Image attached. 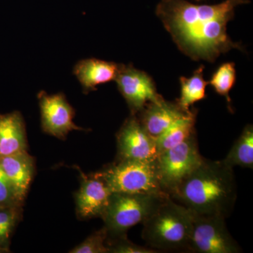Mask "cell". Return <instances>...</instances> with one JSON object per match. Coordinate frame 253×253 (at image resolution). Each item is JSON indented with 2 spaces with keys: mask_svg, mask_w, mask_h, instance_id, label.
Here are the masks:
<instances>
[{
  "mask_svg": "<svg viewBox=\"0 0 253 253\" xmlns=\"http://www.w3.org/2000/svg\"><path fill=\"white\" fill-rule=\"evenodd\" d=\"M226 166L231 168H253V126L247 125L238 138L226 158L222 160Z\"/></svg>",
  "mask_w": 253,
  "mask_h": 253,
  "instance_id": "cell-18",
  "label": "cell"
},
{
  "mask_svg": "<svg viewBox=\"0 0 253 253\" xmlns=\"http://www.w3.org/2000/svg\"><path fill=\"white\" fill-rule=\"evenodd\" d=\"M38 97L42 129L46 134L64 139L70 131L85 130L73 122L76 112L63 93L49 95L41 91Z\"/></svg>",
  "mask_w": 253,
  "mask_h": 253,
  "instance_id": "cell-9",
  "label": "cell"
},
{
  "mask_svg": "<svg viewBox=\"0 0 253 253\" xmlns=\"http://www.w3.org/2000/svg\"><path fill=\"white\" fill-rule=\"evenodd\" d=\"M81 184L76 194V212L82 219L101 217L112 194L97 172L86 176L80 171Z\"/></svg>",
  "mask_w": 253,
  "mask_h": 253,
  "instance_id": "cell-11",
  "label": "cell"
},
{
  "mask_svg": "<svg viewBox=\"0 0 253 253\" xmlns=\"http://www.w3.org/2000/svg\"><path fill=\"white\" fill-rule=\"evenodd\" d=\"M108 251L111 253H154V249L139 246L131 242L126 234L107 239Z\"/></svg>",
  "mask_w": 253,
  "mask_h": 253,
  "instance_id": "cell-23",
  "label": "cell"
},
{
  "mask_svg": "<svg viewBox=\"0 0 253 253\" xmlns=\"http://www.w3.org/2000/svg\"><path fill=\"white\" fill-rule=\"evenodd\" d=\"M23 203L0 166V208L23 207Z\"/></svg>",
  "mask_w": 253,
  "mask_h": 253,
  "instance_id": "cell-22",
  "label": "cell"
},
{
  "mask_svg": "<svg viewBox=\"0 0 253 253\" xmlns=\"http://www.w3.org/2000/svg\"><path fill=\"white\" fill-rule=\"evenodd\" d=\"M118 89L126 101L131 115L137 114L148 103L158 101L163 96L158 94L156 83L150 75L136 69L132 64L120 63L116 81Z\"/></svg>",
  "mask_w": 253,
  "mask_h": 253,
  "instance_id": "cell-8",
  "label": "cell"
},
{
  "mask_svg": "<svg viewBox=\"0 0 253 253\" xmlns=\"http://www.w3.org/2000/svg\"><path fill=\"white\" fill-rule=\"evenodd\" d=\"M22 212V207L0 208V253L10 252L11 237Z\"/></svg>",
  "mask_w": 253,
  "mask_h": 253,
  "instance_id": "cell-20",
  "label": "cell"
},
{
  "mask_svg": "<svg viewBox=\"0 0 253 253\" xmlns=\"http://www.w3.org/2000/svg\"><path fill=\"white\" fill-rule=\"evenodd\" d=\"M204 69V65H201L195 70L191 77L181 76L179 78L181 93L180 96L176 99V102L181 109L186 112L191 110V107L195 103L207 97L206 90L208 82L205 81Z\"/></svg>",
  "mask_w": 253,
  "mask_h": 253,
  "instance_id": "cell-17",
  "label": "cell"
},
{
  "mask_svg": "<svg viewBox=\"0 0 253 253\" xmlns=\"http://www.w3.org/2000/svg\"><path fill=\"white\" fill-rule=\"evenodd\" d=\"M108 231L106 228H101L99 230L91 234L81 244L70 251L71 253H107Z\"/></svg>",
  "mask_w": 253,
  "mask_h": 253,
  "instance_id": "cell-21",
  "label": "cell"
},
{
  "mask_svg": "<svg viewBox=\"0 0 253 253\" xmlns=\"http://www.w3.org/2000/svg\"><path fill=\"white\" fill-rule=\"evenodd\" d=\"M190 111L186 112L177 103L166 101L163 98L148 103L135 116L146 131L156 139Z\"/></svg>",
  "mask_w": 253,
  "mask_h": 253,
  "instance_id": "cell-12",
  "label": "cell"
},
{
  "mask_svg": "<svg viewBox=\"0 0 253 253\" xmlns=\"http://www.w3.org/2000/svg\"><path fill=\"white\" fill-rule=\"evenodd\" d=\"M118 160L156 161L158 158L156 140L144 129L134 115H131L116 134Z\"/></svg>",
  "mask_w": 253,
  "mask_h": 253,
  "instance_id": "cell-10",
  "label": "cell"
},
{
  "mask_svg": "<svg viewBox=\"0 0 253 253\" xmlns=\"http://www.w3.org/2000/svg\"><path fill=\"white\" fill-rule=\"evenodd\" d=\"M236 80L235 63L226 62L222 63L218 67L215 72L213 73L211 80L208 81V84L212 86L215 92L225 97L229 104V109L231 112L233 111L231 106V100L229 92L234 87Z\"/></svg>",
  "mask_w": 253,
  "mask_h": 253,
  "instance_id": "cell-19",
  "label": "cell"
},
{
  "mask_svg": "<svg viewBox=\"0 0 253 253\" xmlns=\"http://www.w3.org/2000/svg\"><path fill=\"white\" fill-rule=\"evenodd\" d=\"M250 0H224L217 4H197L187 0H161L156 14L183 54L194 61L214 63L231 49L244 51L227 33L240 5Z\"/></svg>",
  "mask_w": 253,
  "mask_h": 253,
  "instance_id": "cell-1",
  "label": "cell"
},
{
  "mask_svg": "<svg viewBox=\"0 0 253 253\" xmlns=\"http://www.w3.org/2000/svg\"><path fill=\"white\" fill-rule=\"evenodd\" d=\"M27 151L26 126L21 113L0 114V158Z\"/></svg>",
  "mask_w": 253,
  "mask_h": 253,
  "instance_id": "cell-14",
  "label": "cell"
},
{
  "mask_svg": "<svg viewBox=\"0 0 253 253\" xmlns=\"http://www.w3.org/2000/svg\"><path fill=\"white\" fill-rule=\"evenodd\" d=\"M0 166L20 197L25 200L34 176L35 158L27 151L0 158Z\"/></svg>",
  "mask_w": 253,
  "mask_h": 253,
  "instance_id": "cell-15",
  "label": "cell"
},
{
  "mask_svg": "<svg viewBox=\"0 0 253 253\" xmlns=\"http://www.w3.org/2000/svg\"><path fill=\"white\" fill-rule=\"evenodd\" d=\"M168 196L169 195L164 192H112L101 217L108 231V239L125 235L131 227L144 222Z\"/></svg>",
  "mask_w": 253,
  "mask_h": 253,
  "instance_id": "cell-4",
  "label": "cell"
},
{
  "mask_svg": "<svg viewBox=\"0 0 253 253\" xmlns=\"http://www.w3.org/2000/svg\"><path fill=\"white\" fill-rule=\"evenodd\" d=\"M192 212V211H191ZM188 251L199 253H239L242 249L231 236L225 218L193 212Z\"/></svg>",
  "mask_w": 253,
  "mask_h": 253,
  "instance_id": "cell-7",
  "label": "cell"
},
{
  "mask_svg": "<svg viewBox=\"0 0 253 253\" xmlns=\"http://www.w3.org/2000/svg\"><path fill=\"white\" fill-rule=\"evenodd\" d=\"M195 1H197V2H199V1H203V0H195Z\"/></svg>",
  "mask_w": 253,
  "mask_h": 253,
  "instance_id": "cell-24",
  "label": "cell"
},
{
  "mask_svg": "<svg viewBox=\"0 0 253 253\" xmlns=\"http://www.w3.org/2000/svg\"><path fill=\"white\" fill-rule=\"evenodd\" d=\"M156 160H118L97 173L111 192L162 193Z\"/></svg>",
  "mask_w": 253,
  "mask_h": 253,
  "instance_id": "cell-5",
  "label": "cell"
},
{
  "mask_svg": "<svg viewBox=\"0 0 253 253\" xmlns=\"http://www.w3.org/2000/svg\"><path fill=\"white\" fill-rule=\"evenodd\" d=\"M197 113V109L192 107L187 115L155 139L158 155L180 144L196 132L195 124Z\"/></svg>",
  "mask_w": 253,
  "mask_h": 253,
  "instance_id": "cell-16",
  "label": "cell"
},
{
  "mask_svg": "<svg viewBox=\"0 0 253 253\" xmlns=\"http://www.w3.org/2000/svg\"><path fill=\"white\" fill-rule=\"evenodd\" d=\"M204 159L200 153L196 132L180 144L158 155L156 162L163 192L170 194Z\"/></svg>",
  "mask_w": 253,
  "mask_h": 253,
  "instance_id": "cell-6",
  "label": "cell"
},
{
  "mask_svg": "<svg viewBox=\"0 0 253 253\" xmlns=\"http://www.w3.org/2000/svg\"><path fill=\"white\" fill-rule=\"evenodd\" d=\"M237 188L234 168L204 158L169 196L196 214L227 218L234 211Z\"/></svg>",
  "mask_w": 253,
  "mask_h": 253,
  "instance_id": "cell-2",
  "label": "cell"
},
{
  "mask_svg": "<svg viewBox=\"0 0 253 253\" xmlns=\"http://www.w3.org/2000/svg\"><path fill=\"white\" fill-rule=\"evenodd\" d=\"M120 63L91 58L78 61L73 68V74L87 94L96 91V86L116 81Z\"/></svg>",
  "mask_w": 253,
  "mask_h": 253,
  "instance_id": "cell-13",
  "label": "cell"
},
{
  "mask_svg": "<svg viewBox=\"0 0 253 253\" xmlns=\"http://www.w3.org/2000/svg\"><path fill=\"white\" fill-rule=\"evenodd\" d=\"M192 217L190 210L168 196L142 223V239L154 251H188Z\"/></svg>",
  "mask_w": 253,
  "mask_h": 253,
  "instance_id": "cell-3",
  "label": "cell"
}]
</instances>
